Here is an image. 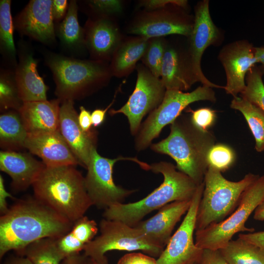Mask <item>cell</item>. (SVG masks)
<instances>
[{
	"label": "cell",
	"instance_id": "cell-36",
	"mask_svg": "<svg viewBox=\"0 0 264 264\" xmlns=\"http://www.w3.org/2000/svg\"><path fill=\"white\" fill-rule=\"evenodd\" d=\"M83 3L89 17L115 18L122 14L124 9V1L121 0H91L83 1Z\"/></svg>",
	"mask_w": 264,
	"mask_h": 264
},
{
	"label": "cell",
	"instance_id": "cell-16",
	"mask_svg": "<svg viewBox=\"0 0 264 264\" xmlns=\"http://www.w3.org/2000/svg\"><path fill=\"white\" fill-rule=\"evenodd\" d=\"M84 30L86 48L97 61L110 62L125 37L114 18L89 17Z\"/></svg>",
	"mask_w": 264,
	"mask_h": 264
},
{
	"label": "cell",
	"instance_id": "cell-49",
	"mask_svg": "<svg viewBox=\"0 0 264 264\" xmlns=\"http://www.w3.org/2000/svg\"><path fill=\"white\" fill-rule=\"evenodd\" d=\"M253 218L257 220H264V200L255 209Z\"/></svg>",
	"mask_w": 264,
	"mask_h": 264
},
{
	"label": "cell",
	"instance_id": "cell-34",
	"mask_svg": "<svg viewBox=\"0 0 264 264\" xmlns=\"http://www.w3.org/2000/svg\"><path fill=\"white\" fill-rule=\"evenodd\" d=\"M264 74L260 66L252 67L246 75V86L240 95L264 111V84L262 79Z\"/></svg>",
	"mask_w": 264,
	"mask_h": 264
},
{
	"label": "cell",
	"instance_id": "cell-8",
	"mask_svg": "<svg viewBox=\"0 0 264 264\" xmlns=\"http://www.w3.org/2000/svg\"><path fill=\"white\" fill-rule=\"evenodd\" d=\"M99 226L100 235L88 243L83 251L85 256L100 264H108L106 254L110 251L141 250L158 258L164 249L150 242L135 227L122 221L104 218Z\"/></svg>",
	"mask_w": 264,
	"mask_h": 264
},
{
	"label": "cell",
	"instance_id": "cell-6",
	"mask_svg": "<svg viewBox=\"0 0 264 264\" xmlns=\"http://www.w3.org/2000/svg\"><path fill=\"white\" fill-rule=\"evenodd\" d=\"M259 176L248 173L241 180L232 181L223 177L220 171L209 166L198 209L195 231L225 220L238 206L243 191Z\"/></svg>",
	"mask_w": 264,
	"mask_h": 264
},
{
	"label": "cell",
	"instance_id": "cell-18",
	"mask_svg": "<svg viewBox=\"0 0 264 264\" xmlns=\"http://www.w3.org/2000/svg\"><path fill=\"white\" fill-rule=\"evenodd\" d=\"M51 0H31L13 20L14 28L22 35L42 43L56 41Z\"/></svg>",
	"mask_w": 264,
	"mask_h": 264
},
{
	"label": "cell",
	"instance_id": "cell-5",
	"mask_svg": "<svg viewBox=\"0 0 264 264\" xmlns=\"http://www.w3.org/2000/svg\"><path fill=\"white\" fill-rule=\"evenodd\" d=\"M45 62L53 75L55 93L61 102L88 96L106 86L113 77L109 63L53 53L47 54Z\"/></svg>",
	"mask_w": 264,
	"mask_h": 264
},
{
	"label": "cell",
	"instance_id": "cell-47",
	"mask_svg": "<svg viewBox=\"0 0 264 264\" xmlns=\"http://www.w3.org/2000/svg\"><path fill=\"white\" fill-rule=\"evenodd\" d=\"M88 257L80 253L66 257L60 264H87Z\"/></svg>",
	"mask_w": 264,
	"mask_h": 264
},
{
	"label": "cell",
	"instance_id": "cell-19",
	"mask_svg": "<svg viewBox=\"0 0 264 264\" xmlns=\"http://www.w3.org/2000/svg\"><path fill=\"white\" fill-rule=\"evenodd\" d=\"M191 201H176L168 203L160 208L155 215L134 226L143 233L150 242L165 248L175 226L187 212Z\"/></svg>",
	"mask_w": 264,
	"mask_h": 264
},
{
	"label": "cell",
	"instance_id": "cell-4",
	"mask_svg": "<svg viewBox=\"0 0 264 264\" xmlns=\"http://www.w3.org/2000/svg\"><path fill=\"white\" fill-rule=\"evenodd\" d=\"M150 166V170L163 176L160 185L140 200L109 207L103 214L105 219L119 220L134 226L147 215L168 203L192 200L198 185L191 178L170 162L160 161Z\"/></svg>",
	"mask_w": 264,
	"mask_h": 264
},
{
	"label": "cell",
	"instance_id": "cell-15",
	"mask_svg": "<svg viewBox=\"0 0 264 264\" xmlns=\"http://www.w3.org/2000/svg\"><path fill=\"white\" fill-rule=\"evenodd\" d=\"M255 48L248 41L241 40L226 44L219 52L226 78L224 89L233 97L243 91L247 72L258 63Z\"/></svg>",
	"mask_w": 264,
	"mask_h": 264
},
{
	"label": "cell",
	"instance_id": "cell-12",
	"mask_svg": "<svg viewBox=\"0 0 264 264\" xmlns=\"http://www.w3.org/2000/svg\"><path fill=\"white\" fill-rule=\"evenodd\" d=\"M135 69L137 79L132 94L121 108L109 111L111 116L122 113L127 117L132 135L138 133L143 118L160 105L166 91L160 78L154 76L143 64H138Z\"/></svg>",
	"mask_w": 264,
	"mask_h": 264
},
{
	"label": "cell",
	"instance_id": "cell-10",
	"mask_svg": "<svg viewBox=\"0 0 264 264\" xmlns=\"http://www.w3.org/2000/svg\"><path fill=\"white\" fill-rule=\"evenodd\" d=\"M125 159L135 162L145 170H150V165L135 158L120 156L111 159L101 156L96 148L93 150L85 177L86 187L93 205L106 209L113 204L123 203L126 198L136 191L125 189L114 182V165L117 161Z\"/></svg>",
	"mask_w": 264,
	"mask_h": 264
},
{
	"label": "cell",
	"instance_id": "cell-17",
	"mask_svg": "<svg viewBox=\"0 0 264 264\" xmlns=\"http://www.w3.org/2000/svg\"><path fill=\"white\" fill-rule=\"evenodd\" d=\"M78 114L74 101L61 102L60 109L59 131L78 160L79 164L87 169L93 150L96 148L98 132L92 128L84 131L78 122Z\"/></svg>",
	"mask_w": 264,
	"mask_h": 264
},
{
	"label": "cell",
	"instance_id": "cell-3",
	"mask_svg": "<svg viewBox=\"0 0 264 264\" xmlns=\"http://www.w3.org/2000/svg\"><path fill=\"white\" fill-rule=\"evenodd\" d=\"M215 141L211 132L199 129L190 117L181 114L171 124L169 135L150 146L153 151L170 156L176 162V169L199 185L204 182L208 168L207 154Z\"/></svg>",
	"mask_w": 264,
	"mask_h": 264
},
{
	"label": "cell",
	"instance_id": "cell-22",
	"mask_svg": "<svg viewBox=\"0 0 264 264\" xmlns=\"http://www.w3.org/2000/svg\"><path fill=\"white\" fill-rule=\"evenodd\" d=\"M20 46L19 61L15 68L20 97L23 103L47 100L48 87L38 73V61L29 49Z\"/></svg>",
	"mask_w": 264,
	"mask_h": 264
},
{
	"label": "cell",
	"instance_id": "cell-24",
	"mask_svg": "<svg viewBox=\"0 0 264 264\" xmlns=\"http://www.w3.org/2000/svg\"><path fill=\"white\" fill-rule=\"evenodd\" d=\"M61 100L23 103L18 111L28 134H36L59 131Z\"/></svg>",
	"mask_w": 264,
	"mask_h": 264
},
{
	"label": "cell",
	"instance_id": "cell-9",
	"mask_svg": "<svg viewBox=\"0 0 264 264\" xmlns=\"http://www.w3.org/2000/svg\"><path fill=\"white\" fill-rule=\"evenodd\" d=\"M216 100L213 88L204 85L190 92L166 90L161 103L149 114L135 135V149L140 152L151 146L163 128L171 124L191 103L199 101L215 102Z\"/></svg>",
	"mask_w": 264,
	"mask_h": 264
},
{
	"label": "cell",
	"instance_id": "cell-21",
	"mask_svg": "<svg viewBox=\"0 0 264 264\" xmlns=\"http://www.w3.org/2000/svg\"><path fill=\"white\" fill-rule=\"evenodd\" d=\"M160 79L166 90H188L197 81L191 69L186 47L167 40Z\"/></svg>",
	"mask_w": 264,
	"mask_h": 264
},
{
	"label": "cell",
	"instance_id": "cell-14",
	"mask_svg": "<svg viewBox=\"0 0 264 264\" xmlns=\"http://www.w3.org/2000/svg\"><path fill=\"white\" fill-rule=\"evenodd\" d=\"M204 188V182L198 186L182 222L156 259L157 264H187L191 261L199 259L203 249L196 245L194 234L198 209Z\"/></svg>",
	"mask_w": 264,
	"mask_h": 264
},
{
	"label": "cell",
	"instance_id": "cell-11",
	"mask_svg": "<svg viewBox=\"0 0 264 264\" xmlns=\"http://www.w3.org/2000/svg\"><path fill=\"white\" fill-rule=\"evenodd\" d=\"M194 17L180 6L170 4L152 10H143L130 22L127 32L148 39L178 35L188 37L192 31Z\"/></svg>",
	"mask_w": 264,
	"mask_h": 264
},
{
	"label": "cell",
	"instance_id": "cell-27",
	"mask_svg": "<svg viewBox=\"0 0 264 264\" xmlns=\"http://www.w3.org/2000/svg\"><path fill=\"white\" fill-rule=\"evenodd\" d=\"M78 8L77 1L70 0L66 14L55 31L63 47L75 53L87 49L84 28L80 26L78 19Z\"/></svg>",
	"mask_w": 264,
	"mask_h": 264
},
{
	"label": "cell",
	"instance_id": "cell-7",
	"mask_svg": "<svg viewBox=\"0 0 264 264\" xmlns=\"http://www.w3.org/2000/svg\"><path fill=\"white\" fill-rule=\"evenodd\" d=\"M264 200V175L259 176L242 194L236 209L221 222L195 231V244L204 249L220 250L240 232H253L245 223L251 214Z\"/></svg>",
	"mask_w": 264,
	"mask_h": 264
},
{
	"label": "cell",
	"instance_id": "cell-39",
	"mask_svg": "<svg viewBox=\"0 0 264 264\" xmlns=\"http://www.w3.org/2000/svg\"><path fill=\"white\" fill-rule=\"evenodd\" d=\"M188 1L186 0H142L138 2V8L143 7L145 10H152L164 7L170 4H175L186 9Z\"/></svg>",
	"mask_w": 264,
	"mask_h": 264
},
{
	"label": "cell",
	"instance_id": "cell-31",
	"mask_svg": "<svg viewBox=\"0 0 264 264\" xmlns=\"http://www.w3.org/2000/svg\"><path fill=\"white\" fill-rule=\"evenodd\" d=\"M56 239L38 240L17 253L27 258L32 264H60L65 257L58 247Z\"/></svg>",
	"mask_w": 264,
	"mask_h": 264
},
{
	"label": "cell",
	"instance_id": "cell-52",
	"mask_svg": "<svg viewBox=\"0 0 264 264\" xmlns=\"http://www.w3.org/2000/svg\"><path fill=\"white\" fill-rule=\"evenodd\" d=\"M198 260H193L189 262L187 264H198Z\"/></svg>",
	"mask_w": 264,
	"mask_h": 264
},
{
	"label": "cell",
	"instance_id": "cell-51",
	"mask_svg": "<svg viewBox=\"0 0 264 264\" xmlns=\"http://www.w3.org/2000/svg\"><path fill=\"white\" fill-rule=\"evenodd\" d=\"M87 264H100L91 259L88 258Z\"/></svg>",
	"mask_w": 264,
	"mask_h": 264
},
{
	"label": "cell",
	"instance_id": "cell-32",
	"mask_svg": "<svg viewBox=\"0 0 264 264\" xmlns=\"http://www.w3.org/2000/svg\"><path fill=\"white\" fill-rule=\"evenodd\" d=\"M10 0L0 1V46L1 53L15 68L17 63L13 38L14 29L11 12Z\"/></svg>",
	"mask_w": 264,
	"mask_h": 264
},
{
	"label": "cell",
	"instance_id": "cell-50",
	"mask_svg": "<svg viewBox=\"0 0 264 264\" xmlns=\"http://www.w3.org/2000/svg\"><path fill=\"white\" fill-rule=\"evenodd\" d=\"M255 56L258 63L261 64V67L264 71V47H256Z\"/></svg>",
	"mask_w": 264,
	"mask_h": 264
},
{
	"label": "cell",
	"instance_id": "cell-37",
	"mask_svg": "<svg viewBox=\"0 0 264 264\" xmlns=\"http://www.w3.org/2000/svg\"><path fill=\"white\" fill-rule=\"evenodd\" d=\"M236 154L234 150L227 145L214 144L207 154L208 166L216 169L221 173L228 170L234 164Z\"/></svg>",
	"mask_w": 264,
	"mask_h": 264
},
{
	"label": "cell",
	"instance_id": "cell-33",
	"mask_svg": "<svg viewBox=\"0 0 264 264\" xmlns=\"http://www.w3.org/2000/svg\"><path fill=\"white\" fill-rule=\"evenodd\" d=\"M23 102L21 99L15 79V69H1L0 108L1 111H19Z\"/></svg>",
	"mask_w": 264,
	"mask_h": 264
},
{
	"label": "cell",
	"instance_id": "cell-25",
	"mask_svg": "<svg viewBox=\"0 0 264 264\" xmlns=\"http://www.w3.org/2000/svg\"><path fill=\"white\" fill-rule=\"evenodd\" d=\"M149 40L140 36L125 37L110 63L112 76L122 78L132 73L144 55Z\"/></svg>",
	"mask_w": 264,
	"mask_h": 264
},
{
	"label": "cell",
	"instance_id": "cell-40",
	"mask_svg": "<svg viewBox=\"0 0 264 264\" xmlns=\"http://www.w3.org/2000/svg\"><path fill=\"white\" fill-rule=\"evenodd\" d=\"M117 264H157L154 257L142 253H130L123 256Z\"/></svg>",
	"mask_w": 264,
	"mask_h": 264
},
{
	"label": "cell",
	"instance_id": "cell-44",
	"mask_svg": "<svg viewBox=\"0 0 264 264\" xmlns=\"http://www.w3.org/2000/svg\"><path fill=\"white\" fill-rule=\"evenodd\" d=\"M78 119L79 124L84 131L88 132L92 128L91 113L83 106L80 107Z\"/></svg>",
	"mask_w": 264,
	"mask_h": 264
},
{
	"label": "cell",
	"instance_id": "cell-23",
	"mask_svg": "<svg viewBox=\"0 0 264 264\" xmlns=\"http://www.w3.org/2000/svg\"><path fill=\"white\" fill-rule=\"evenodd\" d=\"M45 167L28 153L2 151L0 152V170L12 179V187L20 191L32 185Z\"/></svg>",
	"mask_w": 264,
	"mask_h": 264
},
{
	"label": "cell",
	"instance_id": "cell-2",
	"mask_svg": "<svg viewBox=\"0 0 264 264\" xmlns=\"http://www.w3.org/2000/svg\"><path fill=\"white\" fill-rule=\"evenodd\" d=\"M32 186L37 199L73 223L93 205L85 177L75 166H45Z\"/></svg>",
	"mask_w": 264,
	"mask_h": 264
},
{
	"label": "cell",
	"instance_id": "cell-45",
	"mask_svg": "<svg viewBox=\"0 0 264 264\" xmlns=\"http://www.w3.org/2000/svg\"><path fill=\"white\" fill-rule=\"evenodd\" d=\"M118 90L116 91L114 95V98L110 104L105 109H98L94 110L91 113V120L92 124L93 127H97L101 125L104 122L105 115L108 109L113 104L116 96Z\"/></svg>",
	"mask_w": 264,
	"mask_h": 264
},
{
	"label": "cell",
	"instance_id": "cell-43",
	"mask_svg": "<svg viewBox=\"0 0 264 264\" xmlns=\"http://www.w3.org/2000/svg\"><path fill=\"white\" fill-rule=\"evenodd\" d=\"M238 238L249 242L264 250V231L240 234Z\"/></svg>",
	"mask_w": 264,
	"mask_h": 264
},
{
	"label": "cell",
	"instance_id": "cell-26",
	"mask_svg": "<svg viewBox=\"0 0 264 264\" xmlns=\"http://www.w3.org/2000/svg\"><path fill=\"white\" fill-rule=\"evenodd\" d=\"M98 229L94 220L84 216L73 223L68 232L56 239L58 247L65 257L80 253L95 238Z\"/></svg>",
	"mask_w": 264,
	"mask_h": 264
},
{
	"label": "cell",
	"instance_id": "cell-41",
	"mask_svg": "<svg viewBox=\"0 0 264 264\" xmlns=\"http://www.w3.org/2000/svg\"><path fill=\"white\" fill-rule=\"evenodd\" d=\"M198 264H229L220 250L204 249Z\"/></svg>",
	"mask_w": 264,
	"mask_h": 264
},
{
	"label": "cell",
	"instance_id": "cell-46",
	"mask_svg": "<svg viewBox=\"0 0 264 264\" xmlns=\"http://www.w3.org/2000/svg\"><path fill=\"white\" fill-rule=\"evenodd\" d=\"M13 198V196L9 194L6 190L4 184L3 178L1 175H0V215L6 213L9 208L7 205V198Z\"/></svg>",
	"mask_w": 264,
	"mask_h": 264
},
{
	"label": "cell",
	"instance_id": "cell-38",
	"mask_svg": "<svg viewBox=\"0 0 264 264\" xmlns=\"http://www.w3.org/2000/svg\"><path fill=\"white\" fill-rule=\"evenodd\" d=\"M190 117L193 124L203 131H208V129L214 124L216 119V111L209 108H201L195 110H190Z\"/></svg>",
	"mask_w": 264,
	"mask_h": 264
},
{
	"label": "cell",
	"instance_id": "cell-42",
	"mask_svg": "<svg viewBox=\"0 0 264 264\" xmlns=\"http://www.w3.org/2000/svg\"><path fill=\"white\" fill-rule=\"evenodd\" d=\"M66 0H53L52 14L54 22H59L65 18L68 9Z\"/></svg>",
	"mask_w": 264,
	"mask_h": 264
},
{
	"label": "cell",
	"instance_id": "cell-48",
	"mask_svg": "<svg viewBox=\"0 0 264 264\" xmlns=\"http://www.w3.org/2000/svg\"><path fill=\"white\" fill-rule=\"evenodd\" d=\"M3 264H32V263L26 257L18 255L17 256L7 258Z\"/></svg>",
	"mask_w": 264,
	"mask_h": 264
},
{
	"label": "cell",
	"instance_id": "cell-13",
	"mask_svg": "<svg viewBox=\"0 0 264 264\" xmlns=\"http://www.w3.org/2000/svg\"><path fill=\"white\" fill-rule=\"evenodd\" d=\"M186 46L189 63L197 82L211 88H224L209 81L204 75L201 61L205 50L209 46L219 45L223 42L221 31L214 23L209 12V1L203 0L195 7L194 25L190 35L187 37Z\"/></svg>",
	"mask_w": 264,
	"mask_h": 264
},
{
	"label": "cell",
	"instance_id": "cell-20",
	"mask_svg": "<svg viewBox=\"0 0 264 264\" xmlns=\"http://www.w3.org/2000/svg\"><path fill=\"white\" fill-rule=\"evenodd\" d=\"M24 148L40 157L46 167L80 165L60 131L28 134Z\"/></svg>",
	"mask_w": 264,
	"mask_h": 264
},
{
	"label": "cell",
	"instance_id": "cell-28",
	"mask_svg": "<svg viewBox=\"0 0 264 264\" xmlns=\"http://www.w3.org/2000/svg\"><path fill=\"white\" fill-rule=\"evenodd\" d=\"M28 133L19 112L9 110L0 116V145L4 151H16L24 148Z\"/></svg>",
	"mask_w": 264,
	"mask_h": 264
},
{
	"label": "cell",
	"instance_id": "cell-1",
	"mask_svg": "<svg viewBox=\"0 0 264 264\" xmlns=\"http://www.w3.org/2000/svg\"><path fill=\"white\" fill-rule=\"evenodd\" d=\"M73 223L34 197L18 200L0 217V259L45 238L58 239Z\"/></svg>",
	"mask_w": 264,
	"mask_h": 264
},
{
	"label": "cell",
	"instance_id": "cell-35",
	"mask_svg": "<svg viewBox=\"0 0 264 264\" xmlns=\"http://www.w3.org/2000/svg\"><path fill=\"white\" fill-rule=\"evenodd\" d=\"M167 40L164 37L150 39L148 46L141 61L152 73L160 78L163 58Z\"/></svg>",
	"mask_w": 264,
	"mask_h": 264
},
{
	"label": "cell",
	"instance_id": "cell-29",
	"mask_svg": "<svg viewBox=\"0 0 264 264\" xmlns=\"http://www.w3.org/2000/svg\"><path fill=\"white\" fill-rule=\"evenodd\" d=\"M230 108L239 110L243 115L255 140V149L264 151V111L247 100L236 96L230 103Z\"/></svg>",
	"mask_w": 264,
	"mask_h": 264
},
{
	"label": "cell",
	"instance_id": "cell-30",
	"mask_svg": "<svg viewBox=\"0 0 264 264\" xmlns=\"http://www.w3.org/2000/svg\"><path fill=\"white\" fill-rule=\"evenodd\" d=\"M220 250L229 264H264V250L239 238Z\"/></svg>",
	"mask_w": 264,
	"mask_h": 264
}]
</instances>
